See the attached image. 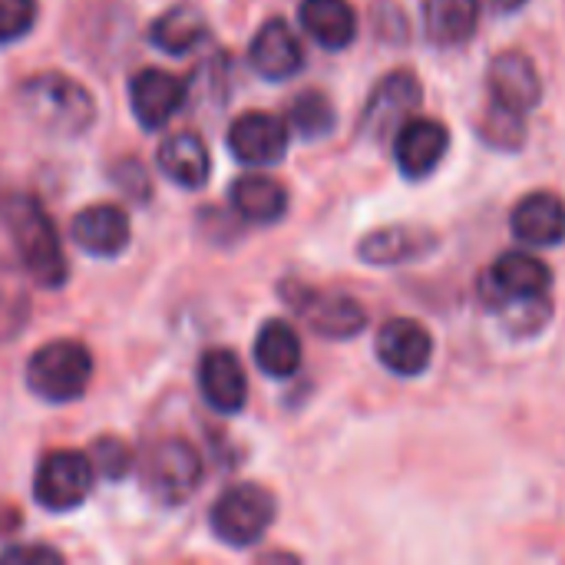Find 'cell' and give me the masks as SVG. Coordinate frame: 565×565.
I'll return each mask as SVG.
<instances>
[{
    "label": "cell",
    "mask_w": 565,
    "mask_h": 565,
    "mask_svg": "<svg viewBox=\"0 0 565 565\" xmlns=\"http://www.w3.org/2000/svg\"><path fill=\"white\" fill-rule=\"evenodd\" d=\"M550 288H553V271L533 252H507L480 278V295L487 308H493L507 321V328L520 334L543 328L550 315V301H546Z\"/></svg>",
    "instance_id": "obj_1"
},
{
    "label": "cell",
    "mask_w": 565,
    "mask_h": 565,
    "mask_svg": "<svg viewBox=\"0 0 565 565\" xmlns=\"http://www.w3.org/2000/svg\"><path fill=\"white\" fill-rule=\"evenodd\" d=\"M10 242L17 248L20 268L43 288H60L66 281V255L46 209L33 195H13L3 209Z\"/></svg>",
    "instance_id": "obj_2"
},
{
    "label": "cell",
    "mask_w": 565,
    "mask_h": 565,
    "mask_svg": "<svg viewBox=\"0 0 565 565\" xmlns=\"http://www.w3.org/2000/svg\"><path fill=\"white\" fill-rule=\"evenodd\" d=\"M20 106L46 136H79L96 119V103L86 86L63 73H36L20 86Z\"/></svg>",
    "instance_id": "obj_3"
},
{
    "label": "cell",
    "mask_w": 565,
    "mask_h": 565,
    "mask_svg": "<svg viewBox=\"0 0 565 565\" xmlns=\"http://www.w3.org/2000/svg\"><path fill=\"white\" fill-rule=\"evenodd\" d=\"M93 377V358L79 341H50L26 364L30 391L46 404L79 401Z\"/></svg>",
    "instance_id": "obj_4"
},
{
    "label": "cell",
    "mask_w": 565,
    "mask_h": 565,
    "mask_svg": "<svg viewBox=\"0 0 565 565\" xmlns=\"http://www.w3.org/2000/svg\"><path fill=\"white\" fill-rule=\"evenodd\" d=\"M275 523V497L258 483L228 487L212 507V533L225 546H255Z\"/></svg>",
    "instance_id": "obj_5"
},
{
    "label": "cell",
    "mask_w": 565,
    "mask_h": 565,
    "mask_svg": "<svg viewBox=\"0 0 565 565\" xmlns=\"http://www.w3.org/2000/svg\"><path fill=\"white\" fill-rule=\"evenodd\" d=\"M142 483L159 503H185L202 483V457L179 437L159 440L142 457Z\"/></svg>",
    "instance_id": "obj_6"
},
{
    "label": "cell",
    "mask_w": 565,
    "mask_h": 565,
    "mask_svg": "<svg viewBox=\"0 0 565 565\" xmlns=\"http://www.w3.org/2000/svg\"><path fill=\"white\" fill-rule=\"evenodd\" d=\"M93 477L96 467L89 457L76 450H53L40 460L33 473V497L50 513H70L89 497Z\"/></svg>",
    "instance_id": "obj_7"
},
{
    "label": "cell",
    "mask_w": 565,
    "mask_h": 565,
    "mask_svg": "<svg viewBox=\"0 0 565 565\" xmlns=\"http://www.w3.org/2000/svg\"><path fill=\"white\" fill-rule=\"evenodd\" d=\"M420 96H424L420 79L414 73H407V70L387 73L374 86V93H371V99L364 106L361 132L371 136V139H384V136L397 132L411 119V113L420 106Z\"/></svg>",
    "instance_id": "obj_8"
},
{
    "label": "cell",
    "mask_w": 565,
    "mask_h": 565,
    "mask_svg": "<svg viewBox=\"0 0 565 565\" xmlns=\"http://www.w3.org/2000/svg\"><path fill=\"white\" fill-rule=\"evenodd\" d=\"M288 305H295V311L321 334V338H354L364 331L367 324V311L348 298V295H321V291H311V288H301V285H291L288 288Z\"/></svg>",
    "instance_id": "obj_9"
},
{
    "label": "cell",
    "mask_w": 565,
    "mask_h": 565,
    "mask_svg": "<svg viewBox=\"0 0 565 565\" xmlns=\"http://www.w3.org/2000/svg\"><path fill=\"white\" fill-rule=\"evenodd\" d=\"M487 86H490L493 106H503V109H513L523 116L530 109H536L543 99V79H540L533 60L516 50L493 56V63L487 70Z\"/></svg>",
    "instance_id": "obj_10"
},
{
    "label": "cell",
    "mask_w": 565,
    "mask_h": 565,
    "mask_svg": "<svg viewBox=\"0 0 565 565\" xmlns=\"http://www.w3.org/2000/svg\"><path fill=\"white\" fill-rule=\"evenodd\" d=\"M228 149L242 166H275L288 152V126L271 113H245L228 126Z\"/></svg>",
    "instance_id": "obj_11"
},
{
    "label": "cell",
    "mask_w": 565,
    "mask_h": 565,
    "mask_svg": "<svg viewBox=\"0 0 565 565\" xmlns=\"http://www.w3.org/2000/svg\"><path fill=\"white\" fill-rule=\"evenodd\" d=\"M450 149V129L437 119L411 116L394 136V159L407 179H427Z\"/></svg>",
    "instance_id": "obj_12"
},
{
    "label": "cell",
    "mask_w": 565,
    "mask_h": 565,
    "mask_svg": "<svg viewBox=\"0 0 565 565\" xmlns=\"http://www.w3.org/2000/svg\"><path fill=\"white\" fill-rule=\"evenodd\" d=\"M377 358L397 377H417L434 361V338L420 321L394 318L377 331Z\"/></svg>",
    "instance_id": "obj_13"
},
{
    "label": "cell",
    "mask_w": 565,
    "mask_h": 565,
    "mask_svg": "<svg viewBox=\"0 0 565 565\" xmlns=\"http://www.w3.org/2000/svg\"><path fill=\"white\" fill-rule=\"evenodd\" d=\"M185 103V83L169 70H139L129 79V106L142 129H162Z\"/></svg>",
    "instance_id": "obj_14"
},
{
    "label": "cell",
    "mask_w": 565,
    "mask_h": 565,
    "mask_svg": "<svg viewBox=\"0 0 565 565\" xmlns=\"http://www.w3.org/2000/svg\"><path fill=\"white\" fill-rule=\"evenodd\" d=\"M510 232L520 245L553 248L565 242V202L556 192H530L510 212Z\"/></svg>",
    "instance_id": "obj_15"
},
{
    "label": "cell",
    "mask_w": 565,
    "mask_h": 565,
    "mask_svg": "<svg viewBox=\"0 0 565 565\" xmlns=\"http://www.w3.org/2000/svg\"><path fill=\"white\" fill-rule=\"evenodd\" d=\"M70 235L86 255L113 258L129 245L132 228H129V218H126L122 209H116L109 202H99V205H86L83 212L73 215Z\"/></svg>",
    "instance_id": "obj_16"
},
{
    "label": "cell",
    "mask_w": 565,
    "mask_h": 565,
    "mask_svg": "<svg viewBox=\"0 0 565 565\" xmlns=\"http://www.w3.org/2000/svg\"><path fill=\"white\" fill-rule=\"evenodd\" d=\"M199 387L202 397L212 411L218 414H238L248 401V381H245V367L242 361L225 351L215 348L202 358L199 364Z\"/></svg>",
    "instance_id": "obj_17"
},
{
    "label": "cell",
    "mask_w": 565,
    "mask_h": 565,
    "mask_svg": "<svg viewBox=\"0 0 565 565\" xmlns=\"http://www.w3.org/2000/svg\"><path fill=\"white\" fill-rule=\"evenodd\" d=\"M248 56H252V66H255L265 79H275V83L291 79V76L301 70V63H305L301 40H298L295 30H291L285 20H278V17L268 20V23L255 33Z\"/></svg>",
    "instance_id": "obj_18"
},
{
    "label": "cell",
    "mask_w": 565,
    "mask_h": 565,
    "mask_svg": "<svg viewBox=\"0 0 565 565\" xmlns=\"http://www.w3.org/2000/svg\"><path fill=\"white\" fill-rule=\"evenodd\" d=\"M301 26L324 50H344L358 36V13L348 0H301Z\"/></svg>",
    "instance_id": "obj_19"
},
{
    "label": "cell",
    "mask_w": 565,
    "mask_h": 565,
    "mask_svg": "<svg viewBox=\"0 0 565 565\" xmlns=\"http://www.w3.org/2000/svg\"><path fill=\"white\" fill-rule=\"evenodd\" d=\"M156 166L169 182H175L182 189H202L205 179H209L212 162H209L205 142L195 132H175L159 146Z\"/></svg>",
    "instance_id": "obj_20"
},
{
    "label": "cell",
    "mask_w": 565,
    "mask_h": 565,
    "mask_svg": "<svg viewBox=\"0 0 565 565\" xmlns=\"http://www.w3.org/2000/svg\"><path fill=\"white\" fill-rule=\"evenodd\" d=\"M232 205L255 225H271L288 212V192L265 172H248L232 182Z\"/></svg>",
    "instance_id": "obj_21"
},
{
    "label": "cell",
    "mask_w": 565,
    "mask_h": 565,
    "mask_svg": "<svg viewBox=\"0 0 565 565\" xmlns=\"http://www.w3.org/2000/svg\"><path fill=\"white\" fill-rule=\"evenodd\" d=\"M434 232L427 228H411V225H391V228H377L361 242V258L371 265H401L411 262L417 255H427L434 248Z\"/></svg>",
    "instance_id": "obj_22"
},
{
    "label": "cell",
    "mask_w": 565,
    "mask_h": 565,
    "mask_svg": "<svg viewBox=\"0 0 565 565\" xmlns=\"http://www.w3.org/2000/svg\"><path fill=\"white\" fill-rule=\"evenodd\" d=\"M480 0H424V26L437 46H460L477 33Z\"/></svg>",
    "instance_id": "obj_23"
},
{
    "label": "cell",
    "mask_w": 565,
    "mask_h": 565,
    "mask_svg": "<svg viewBox=\"0 0 565 565\" xmlns=\"http://www.w3.org/2000/svg\"><path fill=\"white\" fill-rule=\"evenodd\" d=\"M255 364L268 374V377H291L301 367V338L288 321H268L262 324L258 338H255Z\"/></svg>",
    "instance_id": "obj_24"
},
{
    "label": "cell",
    "mask_w": 565,
    "mask_h": 565,
    "mask_svg": "<svg viewBox=\"0 0 565 565\" xmlns=\"http://www.w3.org/2000/svg\"><path fill=\"white\" fill-rule=\"evenodd\" d=\"M209 36V20L202 17L199 7L179 3L172 10H166L156 23H152V43L169 53V56H185L192 53L202 40Z\"/></svg>",
    "instance_id": "obj_25"
},
{
    "label": "cell",
    "mask_w": 565,
    "mask_h": 565,
    "mask_svg": "<svg viewBox=\"0 0 565 565\" xmlns=\"http://www.w3.org/2000/svg\"><path fill=\"white\" fill-rule=\"evenodd\" d=\"M30 318V291L23 268L0 258V341H13Z\"/></svg>",
    "instance_id": "obj_26"
},
{
    "label": "cell",
    "mask_w": 565,
    "mask_h": 565,
    "mask_svg": "<svg viewBox=\"0 0 565 565\" xmlns=\"http://www.w3.org/2000/svg\"><path fill=\"white\" fill-rule=\"evenodd\" d=\"M291 126L305 139H321L334 129V106L324 93H301L291 103Z\"/></svg>",
    "instance_id": "obj_27"
},
{
    "label": "cell",
    "mask_w": 565,
    "mask_h": 565,
    "mask_svg": "<svg viewBox=\"0 0 565 565\" xmlns=\"http://www.w3.org/2000/svg\"><path fill=\"white\" fill-rule=\"evenodd\" d=\"M483 139L500 149H520L526 139V116L503 109V106H490V113L483 119Z\"/></svg>",
    "instance_id": "obj_28"
},
{
    "label": "cell",
    "mask_w": 565,
    "mask_h": 565,
    "mask_svg": "<svg viewBox=\"0 0 565 565\" xmlns=\"http://www.w3.org/2000/svg\"><path fill=\"white\" fill-rule=\"evenodd\" d=\"M89 460H93L96 473H103V477H109V480H122V477L132 470V450H129L122 440H116V437L96 440Z\"/></svg>",
    "instance_id": "obj_29"
},
{
    "label": "cell",
    "mask_w": 565,
    "mask_h": 565,
    "mask_svg": "<svg viewBox=\"0 0 565 565\" xmlns=\"http://www.w3.org/2000/svg\"><path fill=\"white\" fill-rule=\"evenodd\" d=\"M36 20V0H0V43H13L30 33Z\"/></svg>",
    "instance_id": "obj_30"
},
{
    "label": "cell",
    "mask_w": 565,
    "mask_h": 565,
    "mask_svg": "<svg viewBox=\"0 0 565 565\" xmlns=\"http://www.w3.org/2000/svg\"><path fill=\"white\" fill-rule=\"evenodd\" d=\"M0 563H17V565L43 563V565H53V563H63V556H60L56 550H50V546H13V550L0 553Z\"/></svg>",
    "instance_id": "obj_31"
},
{
    "label": "cell",
    "mask_w": 565,
    "mask_h": 565,
    "mask_svg": "<svg viewBox=\"0 0 565 565\" xmlns=\"http://www.w3.org/2000/svg\"><path fill=\"white\" fill-rule=\"evenodd\" d=\"M526 0H490V7H497L500 13H513V10H520Z\"/></svg>",
    "instance_id": "obj_32"
}]
</instances>
